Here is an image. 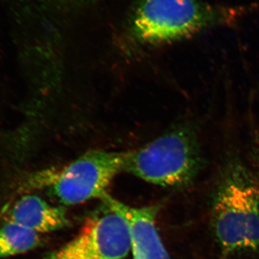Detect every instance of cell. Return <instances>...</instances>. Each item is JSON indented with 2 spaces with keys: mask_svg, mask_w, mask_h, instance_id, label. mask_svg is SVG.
<instances>
[{
  "mask_svg": "<svg viewBox=\"0 0 259 259\" xmlns=\"http://www.w3.org/2000/svg\"><path fill=\"white\" fill-rule=\"evenodd\" d=\"M248 10L200 0H144L135 15L133 28L141 41L166 44L209 27L233 23Z\"/></svg>",
  "mask_w": 259,
  "mask_h": 259,
  "instance_id": "6da1fadb",
  "label": "cell"
},
{
  "mask_svg": "<svg viewBox=\"0 0 259 259\" xmlns=\"http://www.w3.org/2000/svg\"><path fill=\"white\" fill-rule=\"evenodd\" d=\"M202 162L193 130L179 127L139 150L125 153L123 171L153 185L178 187L195 178Z\"/></svg>",
  "mask_w": 259,
  "mask_h": 259,
  "instance_id": "7a4b0ae2",
  "label": "cell"
},
{
  "mask_svg": "<svg viewBox=\"0 0 259 259\" xmlns=\"http://www.w3.org/2000/svg\"><path fill=\"white\" fill-rule=\"evenodd\" d=\"M212 226L226 252L259 247V188L240 165H235L214 201Z\"/></svg>",
  "mask_w": 259,
  "mask_h": 259,
  "instance_id": "3957f363",
  "label": "cell"
},
{
  "mask_svg": "<svg viewBox=\"0 0 259 259\" xmlns=\"http://www.w3.org/2000/svg\"><path fill=\"white\" fill-rule=\"evenodd\" d=\"M125 153L94 150L57 170L34 177L32 185L49 187L64 205H75L107 194L114 178L123 171Z\"/></svg>",
  "mask_w": 259,
  "mask_h": 259,
  "instance_id": "277c9868",
  "label": "cell"
},
{
  "mask_svg": "<svg viewBox=\"0 0 259 259\" xmlns=\"http://www.w3.org/2000/svg\"><path fill=\"white\" fill-rule=\"evenodd\" d=\"M131 250L127 223L107 207L88 220L73 239L42 259H123Z\"/></svg>",
  "mask_w": 259,
  "mask_h": 259,
  "instance_id": "5b68a950",
  "label": "cell"
},
{
  "mask_svg": "<svg viewBox=\"0 0 259 259\" xmlns=\"http://www.w3.org/2000/svg\"><path fill=\"white\" fill-rule=\"evenodd\" d=\"M101 200L106 207L122 216L127 223L134 259H170L156 227L158 206L132 207L109 194Z\"/></svg>",
  "mask_w": 259,
  "mask_h": 259,
  "instance_id": "8992f818",
  "label": "cell"
},
{
  "mask_svg": "<svg viewBox=\"0 0 259 259\" xmlns=\"http://www.w3.org/2000/svg\"><path fill=\"white\" fill-rule=\"evenodd\" d=\"M8 221L18 223L40 235L59 231L69 225L64 208L32 194L23 196L15 202L8 212Z\"/></svg>",
  "mask_w": 259,
  "mask_h": 259,
  "instance_id": "52a82bcc",
  "label": "cell"
},
{
  "mask_svg": "<svg viewBox=\"0 0 259 259\" xmlns=\"http://www.w3.org/2000/svg\"><path fill=\"white\" fill-rule=\"evenodd\" d=\"M40 234L7 221L0 228V259L28 253L41 244Z\"/></svg>",
  "mask_w": 259,
  "mask_h": 259,
  "instance_id": "ba28073f",
  "label": "cell"
}]
</instances>
